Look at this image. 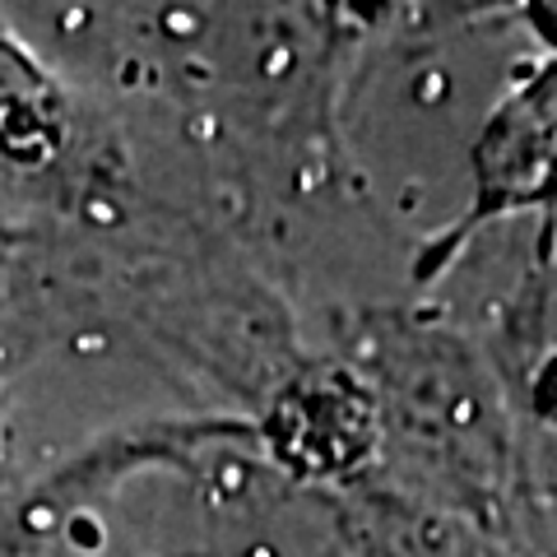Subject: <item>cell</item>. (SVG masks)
Segmentation results:
<instances>
[{"mask_svg":"<svg viewBox=\"0 0 557 557\" xmlns=\"http://www.w3.org/2000/svg\"><path fill=\"white\" fill-rule=\"evenodd\" d=\"M469 209L428 247V270H442L479 228L511 214H557V57L530 70L493 108L469 153Z\"/></svg>","mask_w":557,"mask_h":557,"instance_id":"cell-1","label":"cell"}]
</instances>
